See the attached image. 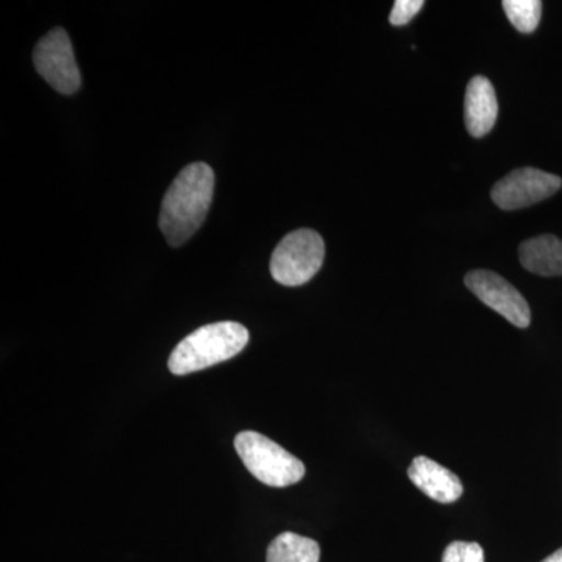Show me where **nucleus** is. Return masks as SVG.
<instances>
[{
  "label": "nucleus",
  "instance_id": "1",
  "mask_svg": "<svg viewBox=\"0 0 562 562\" xmlns=\"http://www.w3.org/2000/svg\"><path fill=\"white\" fill-rule=\"evenodd\" d=\"M213 169L205 162H192L181 169L162 199L160 228L166 241L183 246L206 220L214 194Z\"/></svg>",
  "mask_w": 562,
  "mask_h": 562
},
{
  "label": "nucleus",
  "instance_id": "2",
  "mask_svg": "<svg viewBox=\"0 0 562 562\" xmlns=\"http://www.w3.org/2000/svg\"><path fill=\"white\" fill-rule=\"evenodd\" d=\"M249 342V330L238 322L225 321L205 325L177 344L169 357L173 375H188L232 360Z\"/></svg>",
  "mask_w": 562,
  "mask_h": 562
},
{
  "label": "nucleus",
  "instance_id": "3",
  "mask_svg": "<svg viewBox=\"0 0 562 562\" xmlns=\"http://www.w3.org/2000/svg\"><path fill=\"white\" fill-rule=\"evenodd\" d=\"M235 449L247 471L268 486H291L305 476L303 462L261 432H239L235 438Z\"/></svg>",
  "mask_w": 562,
  "mask_h": 562
},
{
  "label": "nucleus",
  "instance_id": "4",
  "mask_svg": "<svg viewBox=\"0 0 562 562\" xmlns=\"http://www.w3.org/2000/svg\"><path fill=\"white\" fill-rule=\"evenodd\" d=\"M325 243L319 233L301 228L284 236L273 250L271 273L283 286H302L319 272Z\"/></svg>",
  "mask_w": 562,
  "mask_h": 562
},
{
  "label": "nucleus",
  "instance_id": "5",
  "mask_svg": "<svg viewBox=\"0 0 562 562\" xmlns=\"http://www.w3.org/2000/svg\"><path fill=\"white\" fill-rule=\"evenodd\" d=\"M33 61H35L40 76L55 91L72 95L80 90V69L65 29H54L40 40L35 52H33Z\"/></svg>",
  "mask_w": 562,
  "mask_h": 562
},
{
  "label": "nucleus",
  "instance_id": "6",
  "mask_svg": "<svg viewBox=\"0 0 562 562\" xmlns=\"http://www.w3.org/2000/svg\"><path fill=\"white\" fill-rule=\"evenodd\" d=\"M561 187V177L541 169L522 168L498 180L492 188L491 198L498 209L522 210L552 198Z\"/></svg>",
  "mask_w": 562,
  "mask_h": 562
},
{
  "label": "nucleus",
  "instance_id": "7",
  "mask_svg": "<svg viewBox=\"0 0 562 562\" xmlns=\"http://www.w3.org/2000/svg\"><path fill=\"white\" fill-rule=\"evenodd\" d=\"M465 286L484 303L512 322L517 328H527L531 322L530 305L522 294L498 273L476 269L465 276Z\"/></svg>",
  "mask_w": 562,
  "mask_h": 562
},
{
  "label": "nucleus",
  "instance_id": "8",
  "mask_svg": "<svg viewBox=\"0 0 562 562\" xmlns=\"http://www.w3.org/2000/svg\"><path fill=\"white\" fill-rule=\"evenodd\" d=\"M408 476L417 490L424 492L435 502L460 501L462 491H464L461 480L452 471L427 457L414 458L408 469Z\"/></svg>",
  "mask_w": 562,
  "mask_h": 562
},
{
  "label": "nucleus",
  "instance_id": "9",
  "mask_svg": "<svg viewBox=\"0 0 562 562\" xmlns=\"http://www.w3.org/2000/svg\"><path fill=\"white\" fill-rule=\"evenodd\" d=\"M498 116L497 94L490 79L483 76L469 81L464 99V121L473 138H483L494 128Z\"/></svg>",
  "mask_w": 562,
  "mask_h": 562
},
{
  "label": "nucleus",
  "instance_id": "10",
  "mask_svg": "<svg viewBox=\"0 0 562 562\" xmlns=\"http://www.w3.org/2000/svg\"><path fill=\"white\" fill-rule=\"evenodd\" d=\"M519 258L527 271L542 277L562 276V239L553 235L527 239L520 244Z\"/></svg>",
  "mask_w": 562,
  "mask_h": 562
},
{
  "label": "nucleus",
  "instance_id": "11",
  "mask_svg": "<svg viewBox=\"0 0 562 562\" xmlns=\"http://www.w3.org/2000/svg\"><path fill=\"white\" fill-rule=\"evenodd\" d=\"M321 547L313 539L295 532H281L271 542L266 562H319Z\"/></svg>",
  "mask_w": 562,
  "mask_h": 562
},
{
  "label": "nucleus",
  "instance_id": "12",
  "mask_svg": "<svg viewBox=\"0 0 562 562\" xmlns=\"http://www.w3.org/2000/svg\"><path fill=\"white\" fill-rule=\"evenodd\" d=\"M506 16L520 33H532L542 16L541 0H505L502 3Z\"/></svg>",
  "mask_w": 562,
  "mask_h": 562
},
{
  "label": "nucleus",
  "instance_id": "13",
  "mask_svg": "<svg viewBox=\"0 0 562 562\" xmlns=\"http://www.w3.org/2000/svg\"><path fill=\"white\" fill-rule=\"evenodd\" d=\"M442 562H484V550L476 542H452L443 552Z\"/></svg>",
  "mask_w": 562,
  "mask_h": 562
},
{
  "label": "nucleus",
  "instance_id": "14",
  "mask_svg": "<svg viewBox=\"0 0 562 562\" xmlns=\"http://www.w3.org/2000/svg\"><path fill=\"white\" fill-rule=\"evenodd\" d=\"M425 5L424 0H395L391 11L390 22L395 27L408 24Z\"/></svg>",
  "mask_w": 562,
  "mask_h": 562
},
{
  "label": "nucleus",
  "instance_id": "15",
  "mask_svg": "<svg viewBox=\"0 0 562 562\" xmlns=\"http://www.w3.org/2000/svg\"><path fill=\"white\" fill-rule=\"evenodd\" d=\"M542 562H562V549L558 550L553 554H550L549 558H546Z\"/></svg>",
  "mask_w": 562,
  "mask_h": 562
}]
</instances>
